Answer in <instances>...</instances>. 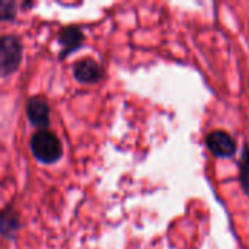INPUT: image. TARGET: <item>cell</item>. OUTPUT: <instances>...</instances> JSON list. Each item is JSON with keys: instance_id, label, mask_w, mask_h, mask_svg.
I'll return each mask as SVG.
<instances>
[{"instance_id": "obj_1", "label": "cell", "mask_w": 249, "mask_h": 249, "mask_svg": "<svg viewBox=\"0 0 249 249\" xmlns=\"http://www.w3.org/2000/svg\"><path fill=\"white\" fill-rule=\"evenodd\" d=\"M31 150L38 162L47 165L55 163L63 156V144L50 130H38L31 137Z\"/></svg>"}, {"instance_id": "obj_2", "label": "cell", "mask_w": 249, "mask_h": 249, "mask_svg": "<svg viewBox=\"0 0 249 249\" xmlns=\"http://www.w3.org/2000/svg\"><path fill=\"white\" fill-rule=\"evenodd\" d=\"M22 54L23 48L18 36H0V77H7L20 67Z\"/></svg>"}, {"instance_id": "obj_3", "label": "cell", "mask_w": 249, "mask_h": 249, "mask_svg": "<svg viewBox=\"0 0 249 249\" xmlns=\"http://www.w3.org/2000/svg\"><path fill=\"white\" fill-rule=\"evenodd\" d=\"M206 144L209 150L217 158H229L236 153V142L229 133L222 130H216L207 134Z\"/></svg>"}, {"instance_id": "obj_4", "label": "cell", "mask_w": 249, "mask_h": 249, "mask_svg": "<svg viewBox=\"0 0 249 249\" xmlns=\"http://www.w3.org/2000/svg\"><path fill=\"white\" fill-rule=\"evenodd\" d=\"M58 42L61 45V51H60L58 57H60V60H64L67 55L73 54L83 45L85 34L82 32V29L79 26L69 25L58 31Z\"/></svg>"}, {"instance_id": "obj_5", "label": "cell", "mask_w": 249, "mask_h": 249, "mask_svg": "<svg viewBox=\"0 0 249 249\" xmlns=\"http://www.w3.org/2000/svg\"><path fill=\"white\" fill-rule=\"evenodd\" d=\"M26 115L29 123L39 130H48L50 127V105L39 96L29 98L26 102Z\"/></svg>"}, {"instance_id": "obj_6", "label": "cell", "mask_w": 249, "mask_h": 249, "mask_svg": "<svg viewBox=\"0 0 249 249\" xmlns=\"http://www.w3.org/2000/svg\"><path fill=\"white\" fill-rule=\"evenodd\" d=\"M73 76L80 83L92 85V83H98L104 77V71L102 67L93 58L86 57L83 60H79L73 66Z\"/></svg>"}, {"instance_id": "obj_7", "label": "cell", "mask_w": 249, "mask_h": 249, "mask_svg": "<svg viewBox=\"0 0 249 249\" xmlns=\"http://www.w3.org/2000/svg\"><path fill=\"white\" fill-rule=\"evenodd\" d=\"M20 228H22V223H20L19 213L15 210L12 204L6 206L0 212V236L7 241H13L18 236V232L20 231Z\"/></svg>"}, {"instance_id": "obj_8", "label": "cell", "mask_w": 249, "mask_h": 249, "mask_svg": "<svg viewBox=\"0 0 249 249\" xmlns=\"http://www.w3.org/2000/svg\"><path fill=\"white\" fill-rule=\"evenodd\" d=\"M239 181L244 193L249 197V146L245 144L239 163Z\"/></svg>"}, {"instance_id": "obj_9", "label": "cell", "mask_w": 249, "mask_h": 249, "mask_svg": "<svg viewBox=\"0 0 249 249\" xmlns=\"http://www.w3.org/2000/svg\"><path fill=\"white\" fill-rule=\"evenodd\" d=\"M18 4L12 0H0V20H15Z\"/></svg>"}]
</instances>
